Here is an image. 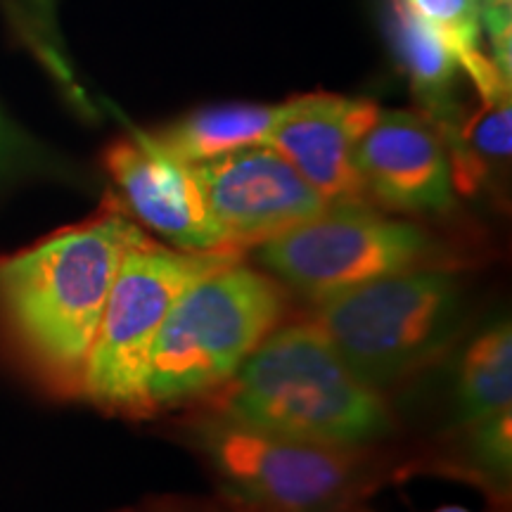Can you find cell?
<instances>
[{
    "mask_svg": "<svg viewBox=\"0 0 512 512\" xmlns=\"http://www.w3.org/2000/svg\"><path fill=\"white\" fill-rule=\"evenodd\" d=\"M482 34L498 72L512 76V0H477Z\"/></svg>",
    "mask_w": 512,
    "mask_h": 512,
    "instance_id": "2e32d148",
    "label": "cell"
},
{
    "mask_svg": "<svg viewBox=\"0 0 512 512\" xmlns=\"http://www.w3.org/2000/svg\"><path fill=\"white\" fill-rule=\"evenodd\" d=\"M235 261V252L166 249L147 235L121 259L95 335L81 396L119 413L150 411V351L178 297L204 275Z\"/></svg>",
    "mask_w": 512,
    "mask_h": 512,
    "instance_id": "277c9868",
    "label": "cell"
},
{
    "mask_svg": "<svg viewBox=\"0 0 512 512\" xmlns=\"http://www.w3.org/2000/svg\"><path fill=\"white\" fill-rule=\"evenodd\" d=\"M192 169L230 249L264 245L328 207L271 145L242 147Z\"/></svg>",
    "mask_w": 512,
    "mask_h": 512,
    "instance_id": "ba28073f",
    "label": "cell"
},
{
    "mask_svg": "<svg viewBox=\"0 0 512 512\" xmlns=\"http://www.w3.org/2000/svg\"><path fill=\"white\" fill-rule=\"evenodd\" d=\"M283 105L228 102L195 110L152 133V140L185 164H200L242 147L266 145Z\"/></svg>",
    "mask_w": 512,
    "mask_h": 512,
    "instance_id": "4fadbf2b",
    "label": "cell"
},
{
    "mask_svg": "<svg viewBox=\"0 0 512 512\" xmlns=\"http://www.w3.org/2000/svg\"><path fill=\"white\" fill-rule=\"evenodd\" d=\"M38 162H41V152H38L34 140L24 136V131L15 126V121L0 112V183L22 174Z\"/></svg>",
    "mask_w": 512,
    "mask_h": 512,
    "instance_id": "ac0fdd59",
    "label": "cell"
},
{
    "mask_svg": "<svg viewBox=\"0 0 512 512\" xmlns=\"http://www.w3.org/2000/svg\"><path fill=\"white\" fill-rule=\"evenodd\" d=\"M392 34L415 98L422 105V117L448 145L465 117L456 100L458 62L406 0H392Z\"/></svg>",
    "mask_w": 512,
    "mask_h": 512,
    "instance_id": "7c38bea8",
    "label": "cell"
},
{
    "mask_svg": "<svg viewBox=\"0 0 512 512\" xmlns=\"http://www.w3.org/2000/svg\"><path fill=\"white\" fill-rule=\"evenodd\" d=\"M366 200L406 214H441L456 202L451 157L422 114L377 110L356 147Z\"/></svg>",
    "mask_w": 512,
    "mask_h": 512,
    "instance_id": "9c48e42d",
    "label": "cell"
},
{
    "mask_svg": "<svg viewBox=\"0 0 512 512\" xmlns=\"http://www.w3.org/2000/svg\"><path fill=\"white\" fill-rule=\"evenodd\" d=\"M512 401V330L496 323L467 347L458 373V403L467 425L510 408Z\"/></svg>",
    "mask_w": 512,
    "mask_h": 512,
    "instance_id": "9a60e30c",
    "label": "cell"
},
{
    "mask_svg": "<svg viewBox=\"0 0 512 512\" xmlns=\"http://www.w3.org/2000/svg\"><path fill=\"white\" fill-rule=\"evenodd\" d=\"M285 297L268 275L230 261L185 290L150 351V406L214 392L271 335Z\"/></svg>",
    "mask_w": 512,
    "mask_h": 512,
    "instance_id": "3957f363",
    "label": "cell"
},
{
    "mask_svg": "<svg viewBox=\"0 0 512 512\" xmlns=\"http://www.w3.org/2000/svg\"><path fill=\"white\" fill-rule=\"evenodd\" d=\"M27 3L31 5V10H34V15L38 19V24H41L43 31L53 27V5L55 0H27Z\"/></svg>",
    "mask_w": 512,
    "mask_h": 512,
    "instance_id": "d6986e66",
    "label": "cell"
},
{
    "mask_svg": "<svg viewBox=\"0 0 512 512\" xmlns=\"http://www.w3.org/2000/svg\"><path fill=\"white\" fill-rule=\"evenodd\" d=\"M510 408L479 420L472 425L475 430V453L484 467L494 470L496 475H508L512 460V437H510Z\"/></svg>",
    "mask_w": 512,
    "mask_h": 512,
    "instance_id": "e0dca14e",
    "label": "cell"
},
{
    "mask_svg": "<svg viewBox=\"0 0 512 512\" xmlns=\"http://www.w3.org/2000/svg\"><path fill=\"white\" fill-rule=\"evenodd\" d=\"M221 418L313 444L356 448L389 430L380 392L316 323L273 330L223 384Z\"/></svg>",
    "mask_w": 512,
    "mask_h": 512,
    "instance_id": "7a4b0ae2",
    "label": "cell"
},
{
    "mask_svg": "<svg viewBox=\"0 0 512 512\" xmlns=\"http://www.w3.org/2000/svg\"><path fill=\"white\" fill-rule=\"evenodd\" d=\"M432 254L425 230L368 204H328L259 245L261 264L316 304L384 275L425 268Z\"/></svg>",
    "mask_w": 512,
    "mask_h": 512,
    "instance_id": "8992f818",
    "label": "cell"
},
{
    "mask_svg": "<svg viewBox=\"0 0 512 512\" xmlns=\"http://www.w3.org/2000/svg\"><path fill=\"white\" fill-rule=\"evenodd\" d=\"M105 166L126 207L178 249L235 252L211 216L192 164L169 155L150 133L112 143Z\"/></svg>",
    "mask_w": 512,
    "mask_h": 512,
    "instance_id": "30bf717a",
    "label": "cell"
},
{
    "mask_svg": "<svg viewBox=\"0 0 512 512\" xmlns=\"http://www.w3.org/2000/svg\"><path fill=\"white\" fill-rule=\"evenodd\" d=\"M437 512H467V510L458 508V505H446V508H439Z\"/></svg>",
    "mask_w": 512,
    "mask_h": 512,
    "instance_id": "ffe728a7",
    "label": "cell"
},
{
    "mask_svg": "<svg viewBox=\"0 0 512 512\" xmlns=\"http://www.w3.org/2000/svg\"><path fill=\"white\" fill-rule=\"evenodd\" d=\"M460 313L453 275L415 268L323 299L316 325L349 368L377 389L437 354L456 332Z\"/></svg>",
    "mask_w": 512,
    "mask_h": 512,
    "instance_id": "5b68a950",
    "label": "cell"
},
{
    "mask_svg": "<svg viewBox=\"0 0 512 512\" xmlns=\"http://www.w3.org/2000/svg\"><path fill=\"white\" fill-rule=\"evenodd\" d=\"M411 10L430 27L479 95V100L510 98V79L498 72L484 48L482 19L477 0H406Z\"/></svg>",
    "mask_w": 512,
    "mask_h": 512,
    "instance_id": "5bb4252c",
    "label": "cell"
},
{
    "mask_svg": "<svg viewBox=\"0 0 512 512\" xmlns=\"http://www.w3.org/2000/svg\"><path fill=\"white\" fill-rule=\"evenodd\" d=\"M197 441L223 484L268 512H332L358 479L354 448L292 439L221 415L200 425Z\"/></svg>",
    "mask_w": 512,
    "mask_h": 512,
    "instance_id": "52a82bcc",
    "label": "cell"
},
{
    "mask_svg": "<svg viewBox=\"0 0 512 512\" xmlns=\"http://www.w3.org/2000/svg\"><path fill=\"white\" fill-rule=\"evenodd\" d=\"M380 107L342 95H302L283 102L268 143L325 204H368L356 169V147Z\"/></svg>",
    "mask_w": 512,
    "mask_h": 512,
    "instance_id": "8fae6325",
    "label": "cell"
},
{
    "mask_svg": "<svg viewBox=\"0 0 512 512\" xmlns=\"http://www.w3.org/2000/svg\"><path fill=\"white\" fill-rule=\"evenodd\" d=\"M143 235L110 211L0 259V320L50 387L81 394L114 275Z\"/></svg>",
    "mask_w": 512,
    "mask_h": 512,
    "instance_id": "6da1fadb",
    "label": "cell"
}]
</instances>
